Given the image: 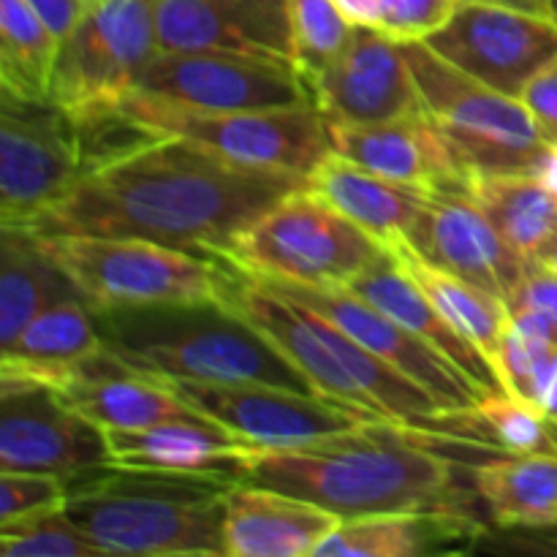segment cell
<instances>
[{
    "label": "cell",
    "instance_id": "1",
    "mask_svg": "<svg viewBox=\"0 0 557 557\" xmlns=\"http://www.w3.org/2000/svg\"><path fill=\"white\" fill-rule=\"evenodd\" d=\"M302 177L234 166L180 136H161L82 177L44 210L36 234L141 237L226 259L234 237Z\"/></svg>",
    "mask_w": 557,
    "mask_h": 557
},
{
    "label": "cell",
    "instance_id": "2",
    "mask_svg": "<svg viewBox=\"0 0 557 557\" xmlns=\"http://www.w3.org/2000/svg\"><path fill=\"white\" fill-rule=\"evenodd\" d=\"M444 444L462 441L379 419L308 444L256 446L239 482L297 495L341 520L413 509L466 511L455 460L438 449Z\"/></svg>",
    "mask_w": 557,
    "mask_h": 557
},
{
    "label": "cell",
    "instance_id": "3",
    "mask_svg": "<svg viewBox=\"0 0 557 557\" xmlns=\"http://www.w3.org/2000/svg\"><path fill=\"white\" fill-rule=\"evenodd\" d=\"M223 305L253 324L272 346L281 348L319 395L368 408L386 422L411 424L457 441L484 444L473 428L471 411L466 417L446 411L424 386L397 373L384 359L359 346L341 326L299 299L239 270L228 259Z\"/></svg>",
    "mask_w": 557,
    "mask_h": 557
},
{
    "label": "cell",
    "instance_id": "4",
    "mask_svg": "<svg viewBox=\"0 0 557 557\" xmlns=\"http://www.w3.org/2000/svg\"><path fill=\"white\" fill-rule=\"evenodd\" d=\"M96 324L109 351L150 379L315 392L281 348L223 302L98 310Z\"/></svg>",
    "mask_w": 557,
    "mask_h": 557
},
{
    "label": "cell",
    "instance_id": "5",
    "mask_svg": "<svg viewBox=\"0 0 557 557\" xmlns=\"http://www.w3.org/2000/svg\"><path fill=\"white\" fill-rule=\"evenodd\" d=\"M228 482L112 468L69 484L65 515L114 557H226Z\"/></svg>",
    "mask_w": 557,
    "mask_h": 557
},
{
    "label": "cell",
    "instance_id": "6",
    "mask_svg": "<svg viewBox=\"0 0 557 557\" xmlns=\"http://www.w3.org/2000/svg\"><path fill=\"white\" fill-rule=\"evenodd\" d=\"M36 234V232H33ZM90 310L223 302L226 259L141 237L36 234Z\"/></svg>",
    "mask_w": 557,
    "mask_h": 557
},
{
    "label": "cell",
    "instance_id": "7",
    "mask_svg": "<svg viewBox=\"0 0 557 557\" xmlns=\"http://www.w3.org/2000/svg\"><path fill=\"white\" fill-rule=\"evenodd\" d=\"M428 114L468 180L479 174H531L544 136L520 98L446 63L424 41H400Z\"/></svg>",
    "mask_w": 557,
    "mask_h": 557
},
{
    "label": "cell",
    "instance_id": "8",
    "mask_svg": "<svg viewBox=\"0 0 557 557\" xmlns=\"http://www.w3.org/2000/svg\"><path fill=\"white\" fill-rule=\"evenodd\" d=\"M384 253L379 239L299 185L234 237L226 259L250 275L302 286H348Z\"/></svg>",
    "mask_w": 557,
    "mask_h": 557
},
{
    "label": "cell",
    "instance_id": "9",
    "mask_svg": "<svg viewBox=\"0 0 557 557\" xmlns=\"http://www.w3.org/2000/svg\"><path fill=\"white\" fill-rule=\"evenodd\" d=\"M117 107L158 134L188 139L234 166L256 172L305 180L332 152L330 123L315 107L194 109L145 92H128Z\"/></svg>",
    "mask_w": 557,
    "mask_h": 557
},
{
    "label": "cell",
    "instance_id": "10",
    "mask_svg": "<svg viewBox=\"0 0 557 557\" xmlns=\"http://www.w3.org/2000/svg\"><path fill=\"white\" fill-rule=\"evenodd\" d=\"M158 0H85L60 41L49 101L74 117L112 109L158 54Z\"/></svg>",
    "mask_w": 557,
    "mask_h": 557
},
{
    "label": "cell",
    "instance_id": "11",
    "mask_svg": "<svg viewBox=\"0 0 557 557\" xmlns=\"http://www.w3.org/2000/svg\"><path fill=\"white\" fill-rule=\"evenodd\" d=\"M87 174L76 120L58 103L0 90V221L30 226Z\"/></svg>",
    "mask_w": 557,
    "mask_h": 557
},
{
    "label": "cell",
    "instance_id": "12",
    "mask_svg": "<svg viewBox=\"0 0 557 557\" xmlns=\"http://www.w3.org/2000/svg\"><path fill=\"white\" fill-rule=\"evenodd\" d=\"M163 384L196 413L223 424L261 449L308 444L381 419L368 408L348 406L315 392L288 389V386L196 384V381H163Z\"/></svg>",
    "mask_w": 557,
    "mask_h": 557
},
{
    "label": "cell",
    "instance_id": "13",
    "mask_svg": "<svg viewBox=\"0 0 557 557\" xmlns=\"http://www.w3.org/2000/svg\"><path fill=\"white\" fill-rule=\"evenodd\" d=\"M134 92L194 109L313 107L297 65L234 52H158Z\"/></svg>",
    "mask_w": 557,
    "mask_h": 557
},
{
    "label": "cell",
    "instance_id": "14",
    "mask_svg": "<svg viewBox=\"0 0 557 557\" xmlns=\"http://www.w3.org/2000/svg\"><path fill=\"white\" fill-rule=\"evenodd\" d=\"M424 44L473 79L520 98L528 79L557 54V20L511 5L462 0L451 20Z\"/></svg>",
    "mask_w": 557,
    "mask_h": 557
},
{
    "label": "cell",
    "instance_id": "15",
    "mask_svg": "<svg viewBox=\"0 0 557 557\" xmlns=\"http://www.w3.org/2000/svg\"><path fill=\"white\" fill-rule=\"evenodd\" d=\"M259 277L267 286L299 299L302 305L313 308L332 324L341 326L346 335H351L359 346L373 351L375 357L384 359L389 368L411 379L413 384L424 386L446 411L455 417H466L484 395L457 364L441 351H435L430 343L413 335L403 324H397L392 315L381 313L375 305L354 294L346 286H302V283L275 281V277Z\"/></svg>",
    "mask_w": 557,
    "mask_h": 557
},
{
    "label": "cell",
    "instance_id": "16",
    "mask_svg": "<svg viewBox=\"0 0 557 557\" xmlns=\"http://www.w3.org/2000/svg\"><path fill=\"white\" fill-rule=\"evenodd\" d=\"M305 82L310 101L330 125L384 123L422 112L417 79L400 41L379 27L354 25L346 49Z\"/></svg>",
    "mask_w": 557,
    "mask_h": 557
},
{
    "label": "cell",
    "instance_id": "17",
    "mask_svg": "<svg viewBox=\"0 0 557 557\" xmlns=\"http://www.w3.org/2000/svg\"><path fill=\"white\" fill-rule=\"evenodd\" d=\"M0 471L54 473L65 482L109 468L107 433L71 411L58 392H0Z\"/></svg>",
    "mask_w": 557,
    "mask_h": 557
},
{
    "label": "cell",
    "instance_id": "18",
    "mask_svg": "<svg viewBox=\"0 0 557 557\" xmlns=\"http://www.w3.org/2000/svg\"><path fill=\"white\" fill-rule=\"evenodd\" d=\"M422 259L509 305L531 272L468 194H428L406 237Z\"/></svg>",
    "mask_w": 557,
    "mask_h": 557
},
{
    "label": "cell",
    "instance_id": "19",
    "mask_svg": "<svg viewBox=\"0 0 557 557\" xmlns=\"http://www.w3.org/2000/svg\"><path fill=\"white\" fill-rule=\"evenodd\" d=\"M158 52H234L297 65L288 0H158Z\"/></svg>",
    "mask_w": 557,
    "mask_h": 557
},
{
    "label": "cell",
    "instance_id": "20",
    "mask_svg": "<svg viewBox=\"0 0 557 557\" xmlns=\"http://www.w3.org/2000/svg\"><path fill=\"white\" fill-rule=\"evenodd\" d=\"M332 152L424 194H468V174L424 112L384 123L330 125Z\"/></svg>",
    "mask_w": 557,
    "mask_h": 557
},
{
    "label": "cell",
    "instance_id": "21",
    "mask_svg": "<svg viewBox=\"0 0 557 557\" xmlns=\"http://www.w3.org/2000/svg\"><path fill=\"white\" fill-rule=\"evenodd\" d=\"M109 466L125 471L239 482L243 462L256 449L243 435L207 417L172 419L141 430H103Z\"/></svg>",
    "mask_w": 557,
    "mask_h": 557
},
{
    "label": "cell",
    "instance_id": "22",
    "mask_svg": "<svg viewBox=\"0 0 557 557\" xmlns=\"http://www.w3.org/2000/svg\"><path fill=\"white\" fill-rule=\"evenodd\" d=\"M341 522L335 511L281 490L248 482L226 487V557H315Z\"/></svg>",
    "mask_w": 557,
    "mask_h": 557
},
{
    "label": "cell",
    "instance_id": "23",
    "mask_svg": "<svg viewBox=\"0 0 557 557\" xmlns=\"http://www.w3.org/2000/svg\"><path fill=\"white\" fill-rule=\"evenodd\" d=\"M107 354L96 313L82 299H63L41 310L9 346L0 348V392L63 389Z\"/></svg>",
    "mask_w": 557,
    "mask_h": 557
},
{
    "label": "cell",
    "instance_id": "24",
    "mask_svg": "<svg viewBox=\"0 0 557 557\" xmlns=\"http://www.w3.org/2000/svg\"><path fill=\"white\" fill-rule=\"evenodd\" d=\"M482 525L468 511L413 509L343 520L321 542L315 557H417L468 553Z\"/></svg>",
    "mask_w": 557,
    "mask_h": 557
},
{
    "label": "cell",
    "instance_id": "25",
    "mask_svg": "<svg viewBox=\"0 0 557 557\" xmlns=\"http://www.w3.org/2000/svg\"><path fill=\"white\" fill-rule=\"evenodd\" d=\"M60 400L101 430H141L199 417L163 381L134 373L107 348L90 368L58 389Z\"/></svg>",
    "mask_w": 557,
    "mask_h": 557
},
{
    "label": "cell",
    "instance_id": "26",
    "mask_svg": "<svg viewBox=\"0 0 557 557\" xmlns=\"http://www.w3.org/2000/svg\"><path fill=\"white\" fill-rule=\"evenodd\" d=\"M346 288H351L354 294H359L362 299H368L370 305L381 310V313L392 315L397 324H403L406 330H411L413 335L422 337L424 343L435 348V351L444 354L451 364L462 370L484 395H493L500 389L498 379H495L493 368L484 359V354L476 346L466 341L449 321L444 319L438 308L433 305V299L422 292L417 281L397 264L395 256L386 250L375 264H370L368 270L359 272Z\"/></svg>",
    "mask_w": 557,
    "mask_h": 557
},
{
    "label": "cell",
    "instance_id": "27",
    "mask_svg": "<svg viewBox=\"0 0 557 557\" xmlns=\"http://www.w3.org/2000/svg\"><path fill=\"white\" fill-rule=\"evenodd\" d=\"M305 185L384 248L406 237L428 196L411 185L381 177L337 152H326L305 177Z\"/></svg>",
    "mask_w": 557,
    "mask_h": 557
},
{
    "label": "cell",
    "instance_id": "28",
    "mask_svg": "<svg viewBox=\"0 0 557 557\" xmlns=\"http://www.w3.org/2000/svg\"><path fill=\"white\" fill-rule=\"evenodd\" d=\"M386 250L422 286V292L433 299V305L444 313V319L471 346H476L484 354L500 389H504V335L506 326H509V305L500 302L493 294L482 292V288L471 286L462 277L430 264L406 239H397Z\"/></svg>",
    "mask_w": 557,
    "mask_h": 557
},
{
    "label": "cell",
    "instance_id": "29",
    "mask_svg": "<svg viewBox=\"0 0 557 557\" xmlns=\"http://www.w3.org/2000/svg\"><path fill=\"white\" fill-rule=\"evenodd\" d=\"M82 299L74 283L44 250L41 239L22 226H3L0 243V348L9 346L41 310ZM85 302V299H82Z\"/></svg>",
    "mask_w": 557,
    "mask_h": 557
},
{
    "label": "cell",
    "instance_id": "30",
    "mask_svg": "<svg viewBox=\"0 0 557 557\" xmlns=\"http://www.w3.org/2000/svg\"><path fill=\"white\" fill-rule=\"evenodd\" d=\"M476 498L500 528L557 525V455H506L473 466Z\"/></svg>",
    "mask_w": 557,
    "mask_h": 557
},
{
    "label": "cell",
    "instance_id": "31",
    "mask_svg": "<svg viewBox=\"0 0 557 557\" xmlns=\"http://www.w3.org/2000/svg\"><path fill=\"white\" fill-rule=\"evenodd\" d=\"M468 196L522 259H536L557 234V199L533 174H479Z\"/></svg>",
    "mask_w": 557,
    "mask_h": 557
},
{
    "label": "cell",
    "instance_id": "32",
    "mask_svg": "<svg viewBox=\"0 0 557 557\" xmlns=\"http://www.w3.org/2000/svg\"><path fill=\"white\" fill-rule=\"evenodd\" d=\"M60 38L27 0H0V87L11 96L49 98Z\"/></svg>",
    "mask_w": 557,
    "mask_h": 557
},
{
    "label": "cell",
    "instance_id": "33",
    "mask_svg": "<svg viewBox=\"0 0 557 557\" xmlns=\"http://www.w3.org/2000/svg\"><path fill=\"white\" fill-rule=\"evenodd\" d=\"M479 435L504 455H557V424L522 397L493 392L471 408Z\"/></svg>",
    "mask_w": 557,
    "mask_h": 557
},
{
    "label": "cell",
    "instance_id": "34",
    "mask_svg": "<svg viewBox=\"0 0 557 557\" xmlns=\"http://www.w3.org/2000/svg\"><path fill=\"white\" fill-rule=\"evenodd\" d=\"M3 557H101V549L74 525L65 506L0 522Z\"/></svg>",
    "mask_w": 557,
    "mask_h": 557
},
{
    "label": "cell",
    "instance_id": "35",
    "mask_svg": "<svg viewBox=\"0 0 557 557\" xmlns=\"http://www.w3.org/2000/svg\"><path fill=\"white\" fill-rule=\"evenodd\" d=\"M288 16L302 76L324 71L346 49L354 30L332 0H288Z\"/></svg>",
    "mask_w": 557,
    "mask_h": 557
},
{
    "label": "cell",
    "instance_id": "36",
    "mask_svg": "<svg viewBox=\"0 0 557 557\" xmlns=\"http://www.w3.org/2000/svg\"><path fill=\"white\" fill-rule=\"evenodd\" d=\"M69 498V482L54 473L0 471V522L20 520L44 509H60Z\"/></svg>",
    "mask_w": 557,
    "mask_h": 557
},
{
    "label": "cell",
    "instance_id": "37",
    "mask_svg": "<svg viewBox=\"0 0 557 557\" xmlns=\"http://www.w3.org/2000/svg\"><path fill=\"white\" fill-rule=\"evenodd\" d=\"M462 0H381V25L395 41H424L451 20Z\"/></svg>",
    "mask_w": 557,
    "mask_h": 557
},
{
    "label": "cell",
    "instance_id": "38",
    "mask_svg": "<svg viewBox=\"0 0 557 557\" xmlns=\"http://www.w3.org/2000/svg\"><path fill=\"white\" fill-rule=\"evenodd\" d=\"M520 101L531 109L544 136L549 141H557V54L528 79L520 92Z\"/></svg>",
    "mask_w": 557,
    "mask_h": 557
},
{
    "label": "cell",
    "instance_id": "39",
    "mask_svg": "<svg viewBox=\"0 0 557 557\" xmlns=\"http://www.w3.org/2000/svg\"><path fill=\"white\" fill-rule=\"evenodd\" d=\"M511 308H536L542 313H547V319L553 321L557 330V277L549 275L547 270L533 264L531 272L525 275L522 286L517 288L515 297L509 299Z\"/></svg>",
    "mask_w": 557,
    "mask_h": 557
},
{
    "label": "cell",
    "instance_id": "40",
    "mask_svg": "<svg viewBox=\"0 0 557 557\" xmlns=\"http://www.w3.org/2000/svg\"><path fill=\"white\" fill-rule=\"evenodd\" d=\"M525 400L542 408L557 424V348H549L539 359L536 370L531 375V384L525 389Z\"/></svg>",
    "mask_w": 557,
    "mask_h": 557
},
{
    "label": "cell",
    "instance_id": "41",
    "mask_svg": "<svg viewBox=\"0 0 557 557\" xmlns=\"http://www.w3.org/2000/svg\"><path fill=\"white\" fill-rule=\"evenodd\" d=\"M343 11L351 25L379 27L381 25V0H332Z\"/></svg>",
    "mask_w": 557,
    "mask_h": 557
},
{
    "label": "cell",
    "instance_id": "42",
    "mask_svg": "<svg viewBox=\"0 0 557 557\" xmlns=\"http://www.w3.org/2000/svg\"><path fill=\"white\" fill-rule=\"evenodd\" d=\"M531 174L557 199V141H544Z\"/></svg>",
    "mask_w": 557,
    "mask_h": 557
},
{
    "label": "cell",
    "instance_id": "43",
    "mask_svg": "<svg viewBox=\"0 0 557 557\" xmlns=\"http://www.w3.org/2000/svg\"><path fill=\"white\" fill-rule=\"evenodd\" d=\"M484 3H498V5H511V9H522V11H531V14H553L547 0H484Z\"/></svg>",
    "mask_w": 557,
    "mask_h": 557
},
{
    "label": "cell",
    "instance_id": "44",
    "mask_svg": "<svg viewBox=\"0 0 557 557\" xmlns=\"http://www.w3.org/2000/svg\"><path fill=\"white\" fill-rule=\"evenodd\" d=\"M533 264L542 267V270H547L549 275L557 277V234H555L553 239H549L547 245H544L542 253H539L536 259H533Z\"/></svg>",
    "mask_w": 557,
    "mask_h": 557
},
{
    "label": "cell",
    "instance_id": "45",
    "mask_svg": "<svg viewBox=\"0 0 557 557\" xmlns=\"http://www.w3.org/2000/svg\"><path fill=\"white\" fill-rule=\"evenodd\" d=\"M549 9H553V14H557V0H547Z\"/></svg>",
    "mask_w": 557,
    "mask_h": 557
},
{
    "label": "cell",
    "instance_id": "46",
    "mask_svg": "<svg viewBox=\"0 0 557 557\" xmlns=\"http://www.w3.org/2000/svg\"><path fill=\"white\" fill-rule=\"evenodd\" d=\"M555 20H557V14H555Z\"/></svg>",
    "mask_w": 557,
    "mask_h": 557
}]
</instances>
